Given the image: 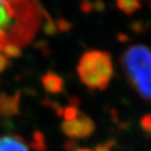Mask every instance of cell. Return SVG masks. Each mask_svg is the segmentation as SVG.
<instances>
[{"instance_id": "8fae6325", "label": "cell", "mask_w": 151, "mask_h": 151, "mask_svg": "<svg viewBox=\"0 0 151 151\" xmlns=\"http://www.w3.org/2000/svg\"><path fill=\"white\" fill-rule=\"evenodd\" d=\"M32 147L35 149L36 151H44L46 149V145H45L44 141V135L42 132L36 131L34 133V141Z\"/></svg>"}, {"instance_id": "ac0fdd59", "label": "cell", "mask_w": 151, "mask_h": 151, "mask_svg": "<svg viewBox=\"0 0 151 151\" xmlns=\"http://www.w3.org/2000/svg\"><path fill=\"white\" fill-rule=\"evenodd\" d=\"M92 5H93V9H96L98 12H103L105 9V3L102 1H97V2L92 3Z\"/></svg>"}, {"instance_id": "3957f363", "label": "cell", "mask_w": 151, "mask_h": 151, "mask_svg": "<svg viewBox=\"0 0 151 151\" xmlns=\"http://www.w3.org/2000/svg\"><path fill=\"white\" fill-rule=\"evenodd\" d=\"M77 71L89 89H106L113 76L112 58L107 52L88 50L81 56Z\"/></svg>"}, {"instance_id": "7a4b0ae2", "label": "cell", "mask_w": 151, "mask_h": 151, "mask_svg": "<svg viewBox=\"0 0 151 151\" xmlns=\"http://www.w3.org/2000/svg\"><path fill=\"white\" fill-rule=\"evenodd\" d=\"M128 83L145 101L151 102V48L131 45L121 56Z\"/></svg>"}, {"instance_id": "4fadbf2b", "label": "cell", "mask_w": 151, "mask_h": 151, "mask_svg": "<svg viewBox=\"0 0 151 151\" xmlns=\"http://www.w3.org/2000/svg\"><path fill=\"white\" fill-rule=\"evenodd\" d=\"M139 126L146 134L151 135V113H146L142 116L139 120Z\"/></svg>"}, {"instance_id": "9a60e30c", "label": "cell", "mask_w": 151, "mask_h": 151, "mask_svg": "<svg viewBox=\"0 0 151 151\" xmlns=\"http://www.w3.org/2000/svg\"><path fill=\"white\" fill-rule=\"evenodd\" d=\"M56 24H57L58 29L61 31V32H67L69 28L71 27V24L69 23L67 20H65V19H63V18L59 19V20L56 22Z\"/></svg>"}, {"instance_id": "8992f818", "label": "cell", "mask_w": 151, "mask_h": 151, "mask_svg": "<svg viewBox=\"0 0 151 151\" xmlns=\"http://www.w3.org/2000/svg\"><path fill=\"white\" fill-rule=\"evenodd\" d=\"M42 86L45 89V91L50 92L52 94L60 93L63 91L64 88V80L61 76L54 71H47L41 78Z\"/></svg>"}, {"instance_id": "6da1fadb", "label": "cell", "mask_w": 151, "mask_h": 151, "mask_svg": "<svg viewBox=\"0 0 151 151\" xmlns=\"http://www.w3.org/2000/svg\"><path fill=\"white\" fill-rule=\"evenodd\" d=\"M34 2L0 1V52L7 44L22 45L36 31L39 9Z\"/></svg>"}, {"instance_id": "30bf717a", "label": "cell", "mask_w": 151, "mask_h": 151, "mask_svg": "<svg viewBox=\"0 0 151 151\" xmlns=\"http://www.w3.org/2000/svg\"><path fill=\"white\" fill-rule=\"evenodd\" d=\"M3 55L9 59H14V58H18L21 56L22 50L20 48V46L15 44H7L3 47V50H1Z\"/></svg>"}, {"instance_id": "d6986e66", "label": "cell", "mask_w": 151, "mask_h": 151, "mask_svg": "<svg viewBox=\"0 0 151 151\" xmlns=\"http://www.w3.org/2000/svg\"><path fill=\"white\" fill-rule=\"evenodd\" d=\"M118 39L121 41V42H126V41H129L130 38L128 37L126 34H120V35L118 36Z\"/></svg>"}, {"instance_id": "e0dca14e", "label": "cell", "mask_w": 151, "mask_h": 151, "mask_svg": "<svg viewBox=\"0 0 151 151\" xmlns=\"http://www.w3.org/2000/svg\"><path fill=\"white\" fill-rule=\"evenodd\" d=\"M81 9L85 13L91 12L92 9H93V5H92V3H90V2H84V3H82V5H81Z\"/></svg>"}, {"instance_id": "ba28073f", "label": "cell", "mask_w": 151, "mask_h": 151, "mask_svg": "<svg viewBox=\"0 0 151 151\" xmlns=\"http://www.w3.org/2000/svg\"><path fill=\"white\" fill-rule=\"evenodd\" d=\"M116 6L120 11L126 15H132L142 9L141 2L137 0H119L116 1Z\"/></svg>"}, {"instance_id": "2e32d148", "label": "cell", "mask_w": 151, "mask_h": 151, "mask_svg": "<svg viewBox=\"0 0 151 151\" xmlns=\"http://www.w3.org/2000/svg\"><path fill=\"white\" fill-rule=\"evenodd\" d=\"M9 58H6L2 52H0V73H2L9 67Z\"/></svg>"}, {"instance_id": "5b68a950", "label": "cell", "mask_w": 151, "mask_h": 151, "mask_svg": "<svg viewBox=\"0 0 151 151\" xmlns=\"http://www.w3.org/2000/svg\"><path fill=\"white\" fill-rule=\"evenodd\" d=\"M20 93L6 94L0 93V116L3 118H12L19 112Z\"/></svg>"}, {"instance_id": "5bb4252c", "label": "cell", "mask_w": 151, "mask_h": 151, "mask_svg": "<svg viewBox=\"0 0 151 151\" xmlns=\"http://www.w3.org/2000/svg\"><path fill=\"white\" fill-rule=\"evenodd\" d=\"M114 145H116V141L112 139V141H108L103 144H98L94 147V149H92V151H111V148Z\"/></svg>"}, {"instance_id": "7c38bea8", "label": "cell", "mask_w": 151, "mask_h": 151, "mask_svg": "<svg viewBox=\"0 0 151 151\" xmlns=\"http://www.w3.org/2000/svg\"><path fill=\"white\" fill-rule=\"evenodd\" d=\"M129 27L133 33L141 35V34H144L145 32L148 29L149 23H145V22L142 21V20H137V21L132 22V23L129 25Z\"/></svg>"}, {"instance_id": "9c48e42d", "label": "cell", "mask_w": 151, "mask_h": 151, "mask_svg": "<svg viewBox=\"0 0 151 151\" xmlns=\"http://www.w3.org/2000/svg\"><path fill=\"white\" fill-rule=\"evenodd\" d=\"M42 12L43 14H44V23H43V32H44V34H46V35H55V34L58 32V27H57V24L55 23L54 21H52V19L50 17V15L47 14L46 12H45L44 9H42Z\"/></svg>"}, {"instance_id": "ffe728a7", "label": "cell", "mask_w": 151, "mask_h": 151, "mask_svg": "<svg viewBox=\"0 0 151 151\" xmlns=\"http://www.w3.org/2000/svg\"><path fill=\"white\" fill-rule=\"evenodd\" d=\"M73 151H92V149H90V148H76Z\"/></svg>"}, {"instance_id": "52a82bcc", "label": "cell", "mask_w": 151, "mask_h": 151, "mask_svg": "<svg viewBox=\"0 0 151 151\" xmlns=\"http://www.w3.org/2000/svg\"><path fill=\"white\" fill-rule=\"evenodd\" d=\"M0 151H29V149L18 135H4L0 137Z\"/></svg>"}, {"instance_id": "277c9868", "label": "cell", "mask_w": 151, "mask_h": 151, "mask_svg": "<svg viewBox=\"0 0 151 151\" xmlns=\"http://www.w3.org/2000/svg\"><path fill=\"white\" fill-rule=\"evenodd\" d=\"M61 130L66 137L71 139H87L93 134L96 124L88 116L80 112V114L73 120L63 121Z\"/></svg>"}]
</instances>
